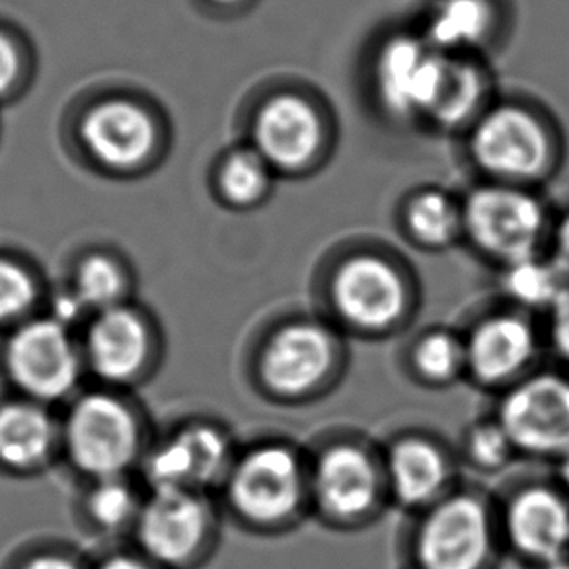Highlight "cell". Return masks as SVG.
<instances>
[{"label": "cell", "mask_w": 569, "mask_h": 569, "mask_svg": "<svg viewBox=\"0 0 569 569\" xmlns=\"http://www.w3.org/2000/svg\"><path fill=\"white\" fill-rule=\"evenodd\" d=\"M151 349V336L137 312L113 307L88 328L87 356L92 371L110 382H127L141 371Z\"/></svg>", "instance_id": "18"}, {"label": "cell", "mask_w": 569, "mask_h": 569, "mask_svg": "<svg viewBox=\"0 0 569 569\" xmlns=\"http://www.w3.org/2000/svg\"><path fill=\"white\" fill-rule=\"evenodd\" d=\"M387 472L395 498L406 507L437 503L449 480V465L443 452L426 439L413 437L392 445Z\"/></svg>", "instance_id": "20"}, {"label": "cell", "mask_w": 569, "mask_h": 569, "mask_svg": "<svg viewBox=\"0 0 569 569\" xmlns=\"http://www.w3.org/2000/svg\"><path fill=\"white\" fill-rule=\"evenodd\" d=\"M250 137L273 172L301 174L320 160L328 129L317 103L297 92H279L258 106Z\"/></svg>", "instance_id": "7"}, {"label": "cell", "mask_w": 569, "mask_h": 569, "mask_svg": "<svg viewBox=\"0 0 569 569\" xmlns=\"http://www.w3.org/2000/svg\"><path fill=\"white\" fill-rule=\"evenodd\" d=\"M273 174L276 172L252 144L237 147L217 164L214 190L232 209H252L268 198Z\"/></svg>", "instance_id": "24"}, {"label": "cell", "mask_w": 569, "mask_h": 569, "mask_svg": "<svg viewBox=\"0 0 569 569\" xmlns=\"http://www.w3.org/2000/svg\"><path fill=\"white\" fill-rule=\"evenodd\" d=\"M468 152L490 182L530 188L552 172L556 144L535 111L491 103L468 131Z\"/></svg>", "instance_id": "1"}, {"label": "cell", "mask_w": 569, "mask_h": 569, "mask_svg": "<svg viewBox=\"0 0 569 569\" xmlns=\"http://www.w3.org/2000/svg\"><path fill=\"white\" fill-rule=\"evenodd\" d=\"M307 478L299 455L284 445H261L248 452L229 476V498L246 521H289L305 499Z\"/></svg>", "instance_id": "6"}, {"label": "cell", "mask_w": 569, "mask_h": 569, "mask_svg": "<svg viewBox=\"0 0 569 569\" xmlns=\"http://www.w3.org/2000/svg\"><path fill=\"white\" fill-rule=\"evenodd\" d=\"M318 506L338 521L369 513L379 499V475L371 457L356 445H333L318 459L310 480Z\"/></svg>", "instance_id": "15"}, {"label": "cell", "mask_w": 569, "mask_h": 569, "mask_svg": "<svg viewBox=\"0 0 569 569\" xmlns=\"http://www.w3.org/2000/svg\"><path fill=\"white\" fill-rule=\"evenodd\" d=\"M460 203L465 237L488 258L511 266L538 256L548 217L542 201L529 188L482 183L468 191Z\"/></svg>", "instance_id": "2"}, {"label": "cell", "mask_w": 569, "mask_h": 569, "mask_svg": "<svg viewBox=\"0 0 569 569\" xmlns=\"http://www.w3.org/2000/svg\"><path fill=\"white\" fill-rule=\"evenodd\" d=\"M467 371L482 385L515 379L537 356V333L519 315H496L465 340Z\"/></svg>", "instance_id": "17"}, {"label": "cell", "mask_w": 569, "mask_h": 569, "mask_svg": "<svg viewBox=\"0 0 569 569\" xmlns=\"http://www.w3.org/2000/svg\"><path fill=\"white\" fill-rule=\"evenodd\" d=\"M550 312V338L556 353L569 363V283L556 299Z\"/></svg>", "instance_id": "32"}, {"label": "cell", "mask_w": 569, "mask_h": 569, "mask_svg": "<svg viewBox=\"0 0 569 569\" xmlns=\"http://www.w3.org/2000/svg\"><path fill=\"white\" fill-rule=\"evenodd\" d=\"M209 525V509L196 491L154 490L141 507L137 537L152 560L178 566L206 542Z\"/></svg>", "instance_id": "13"}, {"label": "cell", "mask_w": 569, "mask_h": 569, "mask_svg": "<svg viewBox=\"0 0 569 569\" xmlns=\"http://www.w3.org/2000/svg\"><path fill=\"white\" fill-rule=\"evenodd\" d=\"M100 569H152L142 563V561L133 560V558H126V556H118L106 561Z\"/></svg>", "instance_id": "35"}, {"label": "cell", "mask_w": 569, "mask_h": 569, "mask_svg": "<svg viewBox=\"0 0 569 569\" xmlns=\"http://www.w3.org/2000/svg\"><path fill=\"white\" fill-rule=\"evenodd\" d=\"M332 301L338 315L349 325L380 332L400 320L408 291L390 261L375 253H357L336 271Z\"/></svg>", "instance_id": "11"}, {"label": "cell", "mask_w": 569, "mask_h": 569, "mask_svg": "<svg viewBox=\"0 0 569 569\" xmlns=\"http://www.w3.org/2000/svg\"><path fill=\"white\" fill-rule=\"evenodd\" d=\"M230 445L209 426L186 427L160 445L147 462L154 490L196 491L217 482L229 467Z\"/></svg>", "instance_id": "14"}, {"label": "cell", "mask_w": 569, "mask_h": 569, "mask_svg": "<svg viewBox=\"0 0 569 569\" xmlns=\"http://www.w3.org/2000/svg\"><path fill=\"white\" fill-rule=\"evenodd\" d=\"M88 513L106 530H119L137 521L141 507L133 490L119 478L100 480L88 498Z\"/></svg>", "instance_id": "28"}, {"label": "cell", "mask_w": 569, "mask_h": 569, "mask_svg": "<svg viewBox=\"0 0 569 569\" xmlns=\"http://www.w3.org/2000/svg\"><path fill=\"white\" fill-rule=\"evenodd\" d=\"M206 2L213 9L232 10L240 9L248 0H206Z\"/></svg>", "instance_id": "37"}, {"label": "cell", "mask_w": 569, "mask_h": 569, "mask_svg": "<svg viewBox=\"0 0 569 569\" xmlns=\"http://www.w3.org/2000/svg\"><path fill=\"white\" fill-rule=\"evenodd\" d=\"M498 421L517 451L560 457L569 449V380L538 375L507 392Z\"/></svg>", "instance_id": "10"}, {"label": "cell", "mask_w": 569, "mask_h": 569, "mask_svg": "<svg viewBox=\"0 0 569 569\" xmlns=\"http://www.w3.org/2000/svg\"><path fill=\"white\" fill-rule=\"evenodd\" d=\"M64 437L72 462L98 480L119 478L139 451L133 413L118 398L100 392L74 402Z\"/></svg>", "instance_id": "4"}, {"label": "cell", "mask_w": 569, "mask_h": 569, "mask_svg": "<svg viewBox=\"0 0 569 569\" xmlns=\"http://www.w3.org/2000/svg\"><path fill=\"white\" fill-rule=\"evenodd\" d=\"M126 293V273L108 253H88L74 276V297L84 309L110 310L119 307Z\"/></svg>", "instance_id": "26"}, {"label": "cell", "mask_w": 569, "mask_h": 569, "mask_svg": "<svg viewBox=\"0 0 569 569\" xmlns=\"http://www.w3.org/2000/svg\"><path fill=\"white\" fill-rule=\"evenodd\" d=\"M490 88V77L475 57L447 53L443 77L426 123L447 133L470 131L491 106Z\"/></svg>", "instance_id": "19"}, {"label": "cell", "mask_w": 569, "mask_h": 569, "mask_svg": "<svg viewBox=\"0 0 569 569\" xmlns=\"http://www.w3.org/2000/svg\"><path fill=\"white\" fill-rule=\"evenodd\" d=\"M566 284L568 281L552 260H540L538 256L506 266L503 273V291L525 309H552Z\"/></svg>", "instance_id": "25"}, {"label": "cell", "mask_w": 569, "mask_h": 569, "mask_svg": "<svg viewBox=\"0 0 569 569\" xmlns=\"http://www.w3.org/2000/svg\"><path fill=\"white\" fill-rule=\"evenodd\" d=\"M411 361L429 382H451L467 371V346L449 330H433L416 341Z\"/></svg>", "instance_id": "27"}, {"label": "cell", "mask_w": 569, "mask_h": 569, "mask_svg": "<svg viewBox=\"0 0 569 569\" xmlns=\"http://www.w3.org/2000/svg\"><path fill=\"white\" fill-rule=\"evenodd\" d=\"M336 343L325 326L291 322L269 338L260 359L261 379L276 395L299 398L332 371Z\"/></svg>", "instance_id": "12"}, {"label": "cell", "mask_w": 569, "mask_h": 569, "mask_svg": "<svg viewBox=\"0 0 569 569\" xmlns=\"http://www.w3.org/2000/svg\"><path fill=\"white\" fill-rule=\"evenodd\" d=\"M56 443V423L36 402L0 406V462L12 468L38 467Z\"/></svg>", "instance_id": "21"}, {"label": "cell", "mask_w": 569, "mask_h": 569, "mask_svg": "<svg viewBox=\"0 0 569 569\" xmlns=\"http://www.w3.org/2000/svg\"><path fill=\"white\" fill-rule=\"evenodd\" d=\"M79 141L98 167L129 174L147 167L159 152V121L144 103L110 96L90 103L82 113Z\"/></svg>", "instance_id": "5"}, {"label": "cell", "mask_w": 569, "mask_h": 569, "mask_svg": "<svg viewBox=\"0 0 569 569\" xmlns=\"http://www.w3.org/2000/svg\"><path fill=\"white\" fill-rule=\"evenodd\" d=\"M542 569H569V560L561 558V560L552 561V563H546Z\"/></svg>", "instance_id": "38"}, {"label": "cell", "mask_w": 569, "mask_h": 569, "mask_svg": "<svg viewBox=\"0 0 569 569\" xmlns=\"http://www.w3.org/2000/svg\"><path fill=\"white\" fill-rule=\"evenodd\" d=\"M493 546L490 511L475 496L439 499L416 537L419 569H483Z\"/></svg>", "instance_id": "8"}, {"label": "cell", "mask_w": 569, "mask_h": 569, "mask_svg": "<svg viewBox=\"0 0 569 569\" xmlns=\"http://www.w3.org/2000/svg\"><path fill=\"white\" fill-rule=\"evenodd\" d=\"M552 263L563 279H569V211L561 217L552 234Z\"/></svg>", "instance_id": "33"}, {"label": "cell", "mask_w": 569, "mask_h": 569, "mask_svg": "<svg viewBox=\"0 0 569 569\" xmlns=\"http://www.w3.org/2000/svg\"><path fill=\"white\" fill-rule=\"evenodd\" d=\"M403 227L413 242L441 250L465 234L462 203L437 188L416 191L403 207Z\"/></svg>", "instance_id": "23"}, {"label": "cell", "mask_w": 569, "mask_h": 569, "mask_svg": "<svg viewBox=\"0 0 569 569\" xmlns=\"http://www.w3.org/2000/svg\"><path fill=\"white\" fill-rule=\"evenodd\" d=\"M38 287L28 269L0 256V322L24 317L32 309Z\"/></svg>", "instance_id": "30"}, {"label": "cell", "mask_w": 569, "mask_h": 569, "mask_svg": "<svg viewBox=\"0 0 569 569\" xmlns=\"http://www.w3.org/2000/svg\"><path fill=\"white\" fill-rule=\"evenodd\" d=\"M558 475L563 490L568 491L569 496V449L558 457Z\"/></svg>", "instance_id": "36"}, {"label": "cell", "mask_w": 569, "mask_h": 569, "mask_svg": "<svg viewBox=\"0 0 569 569\" xmlns=\"http://www.w3.org/2000/svg\"><path fill=\"white\" fill-rule=\"evenodd\" d=\"M515 449L511 437L496 421H483L472 427L467 437V455L475 467L482 470H499L506 467L513 457Z\"/></svg>", "instance_id": "29"}, {"label": "cell", "mask_w": 569, "mask_h": 569, "mask_svg": "<svg viewBox=\"0 0 569 569\" xmlns=\"http://www.w3.org/2000/svg\"><path fill=\"white\" fill-rule=\"evenodd\" d=\"M4 363L12 382L38 402H56L71 395L80 375L77 349L56 318L20 326L7 343Z\"/></svg>", "instance_id": "9"}, {"label": "cell", "mask_w": 569, "mask_h": 569, "mask_svg": "<svg viewBox=\"0 0 569 569\" xmlns=\"http://www.w3.org/2000/svg\"><path fill=\"white\" fill-rule=\"evenodd\" d=\"M447 53L423 36L396 33L372 59V87L382 110L398 121H426L443 77Z\"/></svg>", "instance_id": "3"}, {"label": "cell", "mask_w": 569, "mask_h": 569, "mask_svg": "<svg viewBox=\"0 0 569 569\" xmlns=\"http://www.w3.org/2000/svg\"><path fill=\"white\" fill-rule=\"evenodd\" d=\"M24 569H79L71 560H67L63 556H56V553H46V556H38L32 561L26 563Z\"/></svg>", "instance_id": "34"}, {"label": "cell", "mask_w": 569, "mask_h": 569, "mask_svg": "<svg viewBox=\"0 0 569 569\" xmlns=\"http://www.w3.org/2000/svg\"><path fill=\"white\" fill-rule=\"evenodd\" d=\"M26 57L20 41L7 30H0V102H7L22 87Z\"/></svg>", "instance_id": "31"}, {"label": "cell", "mask_w": 569, "mask_h": 569, "mask_svg": "<svg viewBox=\"0 0 569 569\" xmlns=\"http://www.w3.org/2000/svg\"><path fill=\"white\" fill-rule=\"evenodd\" d=\"M506 532L517 552L542 566L569 552V506L548 488H527L509 501Z\"/></svg>", "instance_id": "16"}, {"label": "cell", "mask_w": 569, "mask_h": 569, "mask_svg": "<svg viewBox=\"0 0 569 569\" xmlns=\"http://www.w3.org/2000/svg\"><path fill=\"white\" fill-rule=\"evenodd\" d=\"M493 22L490 0H437L423 38L443 53L472 56L490 38Z\"/></svg>", "instance_id": "22"}]
</instances>
